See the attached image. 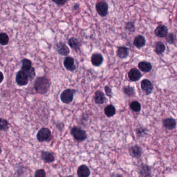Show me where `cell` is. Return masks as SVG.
Instances as JSON below:
<instances>
[{"instance_id":"cell-15","label":"cell","mask_w":177,"mask_h":177,"mask_svg":"<svg viewBox=\"0 0 177 177\" xmlns=\"http://www.w3.org/2000/svg\"><path fill=\"white\" fill-rule=\"evenodd\" d=\"M77 174L79 177H88L90 175V170L87 166L82 165L77 169Z\"/></svg>"},{"instance_id":"cell-33","label":"cell","mask_w":177,"mask_h":177,"mask_svg":"<svg viewBox=\"0 0 177 177\" xmlns=\"http://www.w3.org/2000/svg\"><path fill=\"white\" fill-rule=\"evenodd\" d=\"M35 177H46V172L43 169H39L35 173Z\"/></svg>"},{"instance_id":"cell-10","label":"cell","mask_w":177,"mask_h":177,"mask_svg":"<svg viewBox=\"0 0 177 177\" xmlns=\"http://www.w3.org/2000/svg\"><path fill=\"white\" fill-rule=\"evenodd\" d=\"M155 34L159 38H166L168 34V29L165 25H160L155 30Z\"/></svg>"},{"instance_id":"cell-26","label":"cell","mask_w":177,"mask_h":177,"mask_svg":"<svg viewBox=\"0 0 177 177\" xmlns=\"http://www.w3.org/2000/svg\"><path fill=\"white\" fill-rule=\"evenodd\" d=\"M22 71H23V72H25L29 80H33V79L35 78V69L34 68L32 67L27 70Z\"/></svg>"},{"instance_id":"cell-9","label":"cell","mask_w":177,"mask_h":177,"mask_svg":"<svg viewBox=\"0 0 177 177\" xmlns=\"http://www.w3.org/2000/svg\"><path fill=\"white\" fill-rule=\"evenodd\" d=\"M74 59L72 57H67L64 61V65L67 70L74 71L76 70V66L74 64Z\"/></svg>"},{"instance_id":"cell-2","label":"cell","mask_w":177,"mask_h":177,"mask_svg":"<svg viewBox=\"0 0 177 177\" xmlns=\"http://www.w3.org/2000/svg\"><path fill=\"white\" fill-rule=\"evenodd\" d=\"M76 90L73 89H67L64 90L60 95V99L63 103L69 104L73 100L74 94Z\"/></svg>"},{"instance_id":"cell-22","label":"cell","mask_w":177,"mask_h":177,"mask_svg":"<svg viewBox=\"0 0 177 177\" xmlns=\"http://www.w3.org/2000/svg\"><path fill=\"white\" fill-rule=\"evenodd\" d=\"M140 174L143 177H151V170L149 166L143 165L140 168Z\"/></svg>"},{"instance_id":"cell-23","label":"cell","mask_w":177,"mask_h":177,"mask_svg":"<svg viewBox=\"0 0 177 177\" xmlns=\"http://www.w3.org/2000/svg\"><path fill=\"white\" fill-rule=\"evenodd\" d=\"M105 115L109 117H113L116 113V109H115V107L112 105H108L105 109Z\"/></svg>"},{"instance_id":"cell-27","label":"cell","mask_w":177,"mask_h":177,"mask_svg":"<svg viewBox=\"0 0 177 177\" xmlns=\"http://www.w3.org/2000/svg\"><path fill=\"white\" fill-rule=\"evenodd\" d=\"M9 42V36L6 33H0V44L5 46L8 44Z\"/></svg>"},{"instance_id":"cell-16","label":"cell","mask_w":177,"mask_h":177,"mask_svg":"<svg viewBox=\"0 0 177 177\" xmlns=\"http://www.w3.org/2000/svg\"><path fill=\"white\" fill-rule=\"evenodd\" d=\"M68 43L71 48L74 49L76 51L80 50V43L79 42V39L74 37H72L69 39Z\"/></svg>"},{"instance_id":"cell-25","label":"cell","mask_w":177,"mask_h":177,"mask_svg":"<svg viewBox=\"0 0 177 177\" xmlns=\"http://www.w3.org/2000/svg\"><path fill=\"white\" fill-rule=\"evenodd\" d=\"M166 46L162 42H158L155 44V52L158 55L162 54L165 51Z\"/></svg>"},{"instance_id":"cell-6","label":"cell","mask_w":177,"mask_h":177,"mask_svg":"<svg viewBox=\"0 0 177 177\" xmlns=\"http://www.w3.org/2000/svg\"><path fill=\"white\" fill-rule=\"evenodd\" d=\"M54 48L58 54L61 56H67L70 53V50L67 45L62 42L56 43L54 45Z\"/></svg>"},{"instance_id":"cell-4","label":"cell","mask_w":177,"mask_h":177,"mask_svg":"<svg viewBox=\"0 0 177 177\" xmlns=\"http://www.w3.org/2000/svg\"><path fill=\"white\" fill-rule=\"evenodd\" d=\"M71 134L77 141H84L87 138V134L84 130L78 127H74L71 130Z\"/></svg>"},{"instance_id":"cell-18","label":"cell","mask_w":177,"mask_h":177,"mask_svg":"<svg viewBox=\"0 0 177 177\" xmlns=\"http://www.w3.org/2000/svg\"><path fill=\"white\" fill-rule=\"evenodd\" d=\"M117 54L120 59H125L129 55V49L125 46H120L117 51Z\"/></svg>"},{"instance_id":"cell-20","label":"cell","mask_w":177,"mask_h":177,"mask_svg":"<svg viewBox=\"0 0 177 177\" xmlns=\"http://www.w3.org/2000/svg\"><path fill=\"white\" fill-rule=\"evenodd\" d=\"M146 41L144 36L141 35H139L134 38V44L137 48H141L146 45Z\"/></svg>"},{"instance_id":"cell-19","label":"cell","mask_w":177,"mask_h":177,"mask_svg":"<svg viewBox=\"0 0 177 177\" xmlns=\"http://www.w3.org/2000/svg\"><path fill=\"white\" fill-rule=\"evenodd\" d=\"M163 124L167 130H173L176 126V121L173 118H166L164 120Z\"/></svg>"},{"instance_id":"cell-32","label":"cell","mask_w":177,"mask_h":177,"mask_svg":"<svg viewBox=\"0 0 177 177\" xmlns=\"http://www.w3.org/2000/svg\"><path fill=\"white\" fill-rule=\"evenodd\" d=\"M176 40V37L175 35L173 33H170L168 34L167 36H166V41L168 43L170 44H172L175 43Z\"/></svg>"},{"instance_id":"cell-36","label":"cell","mask_w":177,"mask_h":177,"mask_svg":"<svg viewBox=\"0 0 177 177\" xmlns=\"http://www.w3.org/2000/svg\"><path fill=\"white\" fill-rule=\"evenodd\" d=\"M80 5L78 3L75 4L73 6V10L75 11V10H79L80 8Z\"/></svg>"},{"instance_id":"cell-24","label":"cell","mask_w":177,"mask_h":177,"mask_svg":"<svg viewBox=\"0 0 177 177\" xmlns=\"http://www.w3.org/2000/svg\"><path fill=\"white\" fill-rule=\"evenodd\" d=\"M123 92L126 95L129 97H133L136 93L134 87L130 86H127L124 87Z\"/></svg>"},{"instance_id":"cell-34","label":"cell","mask_w":177,"mask_h":177,"mask_svg":"<svg viewBox=\"0 0 177 177\" xmlns=\"http://www.w3.org/2000/svg\"><path fill=\"white\" fill-rule=\"evenodd\" d=\"M105 93H106L107 96L109 97H112L113 92H112V89L109 86H105Z\"/></svg>"},{"instance_id":"cell-17","label":"cell","mask_w":177,"mask_h":177,"mask_svg":"<svg viewBox=\"0 0 177 177\" xmlns=\"http://www.w3.org/2000/svg\"><path fill=\"white\" fill-rule=\"evenodd\" d=\"M41 157L43 161L47 163H51L55 161L54 155L48 151H42L41 152Z\"/></svg>"},{"instance_id":"cell-39","label":"cell","mask_w":177,"mask_h":177,"mask_svg":"<svg viewBox=\"0 0 177 177\" xmlns=\"http://www.w3.org/2000/svg\"><path fill=\"white\" fill-rule=\"evenodd\" d=\"M73 177V176H71V175H69V176H68V177Z\"/></svg>"},{"instance_id":"cell-30","label":"cell","mask_w":177,"mask_h":177,"mask_svg":"<svg viewBox=\"0 0 177 177\" xmlns=\"http://www.w3.org/2000/svg\"><path fill=\"white\" fill-rule=\"evenodd\" d=\"M9 128V124L6 120L0 118V130L6 131Z\"/></svg>"},{"instance_id":"cell-38","label":"cell","mask_w":177,"mask_h":177,"mask_svg":"<svg viewBox=\"0 0 177 177\" xmlns=\"http://www.w3.org/2000/svg\"><path fill=\"white\" fill-rule=\"evenodd\" d=\"M1 153H2V149L0 147V154H1Z\"/></svg>"},{"instance_id":"cell-21","label":"cell","mask_w":177,"mask_h":177,"mask_svg":"<svg viewBox=\"0 0 177 177\" xmlns=\"http://www.w3.org/2000/svg\"><path fill=\"white\" fill-rule=\"evenodd\" d=\"M138 67L143 72L148 73L151 71L152 66L150 62L147 61H141L138 64Z\"/></svg>"},{"instance_id":"cell-3","label":"cell","mask_w":177,"mask_h":177,"mask_svg":"<svg viewBox=\"0 0 177 177\" xmlns=\"http://www.w3.org/2000/svg\"><path fill=\"white\" fill-rule=\"evenodd\" d=\"M36 138L39 142L51 141L52 138L51 133L49 129L47 128H42L38 131Z\"/></svg>"},{"instance_id":"cell-5","label":"cell","mask_w":177,"mask_h":177,"mask_svg":"<svg viewBox=\"0 0 177 177\" xmlns=\"http://www.w3.org/2000/svg\"><path fill=\"white\" fill-rule=\"evenodd\" d=\"M16 82L19 86H25L28 84L29 82L28 76L22 70L19 71L17 73Z\"/></svg>"},{"instance_id":"cell-13","label":"cell","mask_w":177,"mask_h":177,"mask_svg":"<svg viewBox=\"0 0 177 177\" xmlns=\"http://www.w3.org/2000/svg\"><path fill=\"white\" fill-rule=\"evenodd\" d=\"M95 103L97 105H102L107 101V98L105 95V93L101 90H97L94 96Z\"/></svg>"},{"instance_id":"cell-28","label":"cell","mask_w":177,"mask_h":177,"mask_svg":"<svg viewBox=\"0 0 177 177\" xmlns=\"http://www.w3.org/2000/svg\"><path fill=\"white\" fill-rule=\"evenodd\" d=\"M130 108L134 111L138 112L141 110V104L137 101H134L130 104Z\"/></svg>"},{"instance_id":"cell-35","label":"cell","mask_w":177,"mask_h":177,"mask_svg":"<svg viewBox=\"0 0 177 177\" xmlns=\"http://www.w3.org/2000/svg\"><path fill=\"white\" fill-rule=\"evenodd\" d=\"M52 2H54L58 5H63L64 4L67 2V1H64V0H57V1H52Z\"/></svg>"},{"instance_id":"cell-8","label":"cell","mask_w":177,"mask_h":177,"mask_svg":"<svg viewBox=\"0 0 177 177\" xmlns=\"http://www.w3.org/2000/svg\"><path fill=\"white\" fill-rule=\"evenodd\" d=\"M141 86L142 90L146 95L151 94L154 89L152 82L148 79H144L141 82Z\"/></svg>"},{"instance_id":"cell-11","label":"cell","mask_w":177,"mask_h":177,"mask_svg":"<svg viewBox=\"0 0 177 177\" xmlns=\"http://www.w3.org/2000/svg\"><path fill=\"white\" fill-rule=\"evenodd\" d=\"M142 76L141 72L136 68L131 69L128 73V77L132 82L138 81L141 79Z\"/></svg>"},{"instance_id":"cell-14","label":"cell","mask_w":177,"mask_h":177,"mask_svg":"<svg viewBox=\"0 0 177 177\" xmlns=\"http://www.w3.org/2000/svg\"><path fill=\"white\" fill-rule=\"evenodd\" d=\"M92 64L96 67L101 66L103 63V57L99 53H94L91 57Z\"/></svg>"},{"instance_id":"cell-1","label":"cell","mask_w":177,"mask_h":177,"mask_svg":"<svg viewBox=\"0 0 177 177\" xmlns=\"http://www.w3.org/2000/svg\"><path fill=\"white\" fill-rule=\"evenodd\" d=\"M50 81L45 76L39 77L35 80L34 88L36 93L41 95L47 93L50 88Z\"/></svg>"},{"instance_id":"cell-12","label":"cell","mask_w":177,"mask_h":177,"mask_svg":"<svg viewBox=\"0 0 177 177\" xmlns=\"http://www.w3.org/2000/svg\"><path fill=\"white\" fill-rule=\"evenodd\" d=\"M142 151L141 148L137 145L131 146L129 150L130 155L133 158H139L141 157L142 155Z\"/></svg>"},{"instance_id":"cell-31","label":"cell","mask_w":177,"mask_h":177,"mask_svg":"<svg viewBox=\"0 0 177 177\" xmlns=\"http://www.w3.org/2000/svg\"><path fill=\"white\" fill-rule=\"evenodd\" d=\"M125 29L130 33H133L135 31V26L133 22H130L127 23L125 25Z\"/></svg>"},{"instance_id":"cell-37","label":"cell","mask_w":177,"mask_h":177,"mask_svg":"<svg viewBox=\"0 0 177 177\" xmlns=\"http://www.w3.org/2000/svg\"><path fill=\"white\" fill-rule=\"evenodd\" d=\"M4 80V75L2 72L0 71V83H1Z\"/></svg>"},{"instance_id":"cell-29","label":"cell","mask_w":177,"mask_h":177,"mask_svg":"<svg viewBox=\"0 0 177 177\" xmlns=\"http://www.w3.org/2000/svg\"><path fill=\"white\" fill-rule=\"evenodd\" d=\"M22 70H25L32 67V62L28 59H23L22 61Z\"/></svg>"},{"instance_id":"cell-7","label":"cell","mask_w":177,"mask_h":177,"mask_svg":"<svg viewBox=\"0 0 177 177\" xmlns=\"http://www.w3.org/2000/svg\"><path fill=\"white\" fill-rule=\"evenodd\" d=\"M97 13L101 17L107 16L108 12L109 6L108 4L103 1H100L97 3L96 6Z\"/></svg>"}]
</instances>
